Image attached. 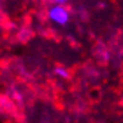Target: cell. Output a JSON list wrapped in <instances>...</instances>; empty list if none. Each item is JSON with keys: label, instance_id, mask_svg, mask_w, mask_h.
<instances>
[{"label": "cell", "instance_id": "obj_2", "mask_svg": "<svg viewBox=\"0 0 123 123\" xmlns=\"http://www.w3.org/2000/svg\"><path fill=\"white\" fill-rule=\"evenodd\" d=\"M55 74L58 75V76H60V78H67L68 76V71L66 70V68H63V67H56L55 68Z\"/></svg>", "mask_w": 123, "mask_h": 123}, {"label": "cell", "instance_id": "obj_3", "mask_svg": "<svg viewBox=\"0 0 123 123\" xmlns=\"http://www.w3.org/2000/svg\"><path fill=\"white\" fill-rule=\"evenodd\" d=\"M54 1H55L56 4H63V3H66L67 0H54Z\"/></svg>", "mask_w": 123, "mask_h": 123}, {"label": "cell", "instance_id": "obj_1", "mask_svg": "<svg viewBox=\"0 0 123 123\" xmlns=\"http://www.w3.org/2000/svg\"><path fill=\"white\" fill-rule=\"evenodd\" d=\"M48 18H49L51 22L56 23V24L64 25L66 23L68 22V19H70V13H68V11L62 6V4H56L55 3V6L49 8Z\"/></svg>", "mask_w": 123, "mask_h": 123}]
</instances>
